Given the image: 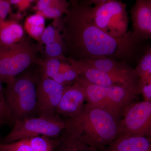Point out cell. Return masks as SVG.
Here are the masks:
<instances>
[{
	"label": "cell",
	"mask_w": 151,
	"mask_h": 151,
	"mask_svg": "<svg viewBox=\"0 0 151 151\" xmlns=\"http://www.w3.org/2000/svg\"><path fill=\"white\" fill-rule=\"evenodd\" d=\"M59 24L68 58L79 61L108 58L129 62L136 54L139 42L132 32L119 37L108 35L91 21L84 1H70Z\"/></svg>",
	"instance_id": "cell-1"
},
{
	"label": "cell",
	"mask_w": 151,
	"mask_h": 151,
	"mask_svg": "<svg viewBox=\"0 0 151 151\" xmlns=\"http://www.w3.org/2000/svg\"><path fill=\"white\" fill-rule=\"evenodd\" d=\"M121 117L105 108L84 104L65 119L64 131L87 145L101 150L117 137Z\"/></svg>",
	"instance_id": "cell-2"
},
{
	"label": "cell",
	"mask_w": 151,
	"mask_h": 151,
	"mask_svg": "<svg viewBox=\"0 0 151 151\" xmlns=\"http://www.w3.org/2000/svg\"><path fill=\"white\" fill-rule=\"evenodd\" d=\"M91 21L108 35L119 37L128 32L127 5L117 0L84 1Z\"/></svg>",
	"instance_id": "cell-3"
},
{
	"label": "cell",
	"mask_w": 151,
	"mask_h": 151,
	"mask_svg": "<svg viewBox=\"0 0 151 151\" xmlns=\"http://www.w3.org/2000/svg\"><path fill=\"white\" fill-rule=\"evenodd\" d=\"M4 94L14 122L31 117L37 111L36 84L29 74L19 76L7 84Z\"/></svg>",
	"instance_id": "cell-4"
},
{
	"label": "cell",
	"mask_w": 151,
	"mask_h": 151,
	"mask_svg": "<svg viewBox=\"0 0 151 151\" xmlns=\"http://www.w3.org/2000/svg\"><path fill=\"white\" fill-rule=\"evenodd\" d=\"M75 81L84 87L87 103L105 108L121 118L123 110L139 94L136 90L121 86H98L80 76Z\"/></svg>",
	"instance_id": "cell-5"
},
{
	"label": "cell",
	"mask_w": 151,
	"mask_h": 151,
	"mask_svg": "<svg viewBox=\"0 0 151 151\" xmlns=\"http://www.w3.org/2000/svg\"><path fill=\"white\" fill-rule=\"evenodd\" d=\"M38 49L27 40L0 44V80L8 84L38 60Z\"/></svg>",
	"instance_id": "cell-6"
},
{
	"label": "cell",
	"mask_w": 151,
	"mask_h": 151,
	"mask_svg": "<svg viewBox=\"0 0 151 151\" xmlns=\"http://www.w3.org/2000/svg\"><path fill=\"white\" fill-rule=\"evenodd\" d=\"M65 128V120L58 116L28 117L15 121L14 127L1 143L8 144L39 136L57 139L60 137Z\"/></svg>",
	"instance_id": "cell-7"
},
{
	"label": "cell",
	"mask_w": 151,
	"mask_h": 151,
	"mask_svg": "<svg viewBox=\"0 0 151 151\" xmlns=\"http://www.w3.org/2000/svg\"><path fill=\"white\" fill-rule=\"evenodd\" d=\"M122 116L116 138L130 136L151 138V102L131 103L123 110Z\"/></svg>",
	"instance_id": "cell-8"
},
{
	"label": "cell",
	"mask_w": 151,
	"mask_h": 151,
	"mask_svg": "<svg viewBox=\"0 0 151 151\" xmlns=\"http://www.w3.org/2000/svg\"><path fill=\"white\" fill-rule=\"evenodd\" d=\"M67 60L79 76L92 84L105 87L121 86L139 92L137 76L114 75L97 70L83 61L68 57Z\"/></svg>",
	"instance_id": "cell-9"
},
{
	"label": "cell",
	"mask_w": 151,
	"mask_h": 151,
	"mask_svg": "<svg viewBox=\"0 0 151 151\" xmlns=\"http://www.w3.org/2000/svg\"><path fill=\"white\" fill-rule=\"evenodd\" d=\"M42 76L36 84L37 111L40 116L53 117L66 86Z\"/></svg>",
	"instance_id": "cell-10"
},
{
	"label": "cell",
	"mask_w": 151,
	"mask_h": 151,
	"mask_svg": "<svg viewBox=\"0 0 151 151\" xmlns=\"http://www.w3.org/2000/svg\"><path fill=\"white\" fill-rule=\"evenodd\" d=\"M36 63L41 67L42 76L52 79L59 84L67 85L74 82L79 76L65 56L60 58L38 59Z\"/></svg>",
	"instance_id": "cell-11"
},
{
	"label": "cell",
	"mask_w": 151,
	"mask_h": 151,
	"mask_svg": "<svg viewBox=\"0 0 151 151\" xmlns=\"http://www.w3.org/2000/svg\"><path fill=\"white\" fill-rule=\"evenodd\" d=\"M132 36L139 42L151 37V1L137 0L131 11Z\"/></svg>",
	"instance_id": "cell-12"
},
{
	"label": "cell",
	"mask_w": 151,
	"mask_h": 151,
	"mask_svg": "<svg viewBox=\"0 0 151 151\" xmlns=\"http://www.w3.org/2000/svg\"><path fill=\"white\" fill-rule=\"evenodd\" d=\"M86 101L84 87L76 81L65 87L56 112V116H62L66 119L80 111Z\"/></svg>",
	"instance_id": "cell-13"
},
{
	"label": "cell",
	"mask_w": 151,
	"mask_h": 151,
	"mask_svg": "<svg viewBox=\"0 0 151 151\" xmlns=\"http://www.w3.org/2000/svg\"><path fill=\"white\" fill-rule=\"evenodd\" d=\"M57 139L39 136L8 144L0 143V151H55Z\"/></svg>",
	"instance_id": "cell-14"
},
{
	"label": "cell",
	"mask_w": 151,
	"mask_h": 151,
	"mask_svg": "<svg viewBox=\"0 0 151 151\" xmlns=\"http://www.w3.org/2000/svg\"><path fill=\"white\" fill-rule=\"evenodd\" d=\"M99 151H151V138L138 136L119 137Z\"/></svg>",
	"instance_id": "cell-15"
},
{
	"label": "cell",
	"mask_w": 151,
	"mask_h": 151,
	"mask_svg": "<svg viewBox=\"0 0 151 151\" xmlns=\"http://www.w3.org/2000/svg\"><path fill=\"white\" fill-rule=\"evenodd\" d=\"M83 62L86 63L97 70L114 75L137 76L134 69L124 61H118L108 58H99Z\"/></svg>",
	"instance_id": "cell-16"
},
{
	"label": "cell",
	"mask_w": 151,
	"mask_h": 151,
	"mask_svg": "<svg viewBox=\"0 0 151 151\" xmlns=\"http://www.w3.org/2000/svg\"><path fill=\"white\" fill-rule=\"evenodd\" d=\"M69 6L65 0H40L37 4V13L45 18L57 19L62 16Z\"/></svg>",
	"instance_id": "cell-17"
},
{
	"label": "cell",
	"mask_w": 151,
	"mask_h": 151,
	"mask_svg": "<svg viewBox=\"0 0 151 151\" xmlns=\"http://www.w3.org/2000/svg\"><path fill=\"white\" fill-rule=\"evenodd\" d=\"M24 29L14 21H7L0 23V44L4 45L17 43L22 40Z\"/></svg>",
	"instance_id": "cell-18"
},
{
	"label": "cell",
	"mask_w": 151,
	"mask_h": 151,
	"mask_svg": "<svg viewBox=\"0 0 151 151\" xmlns=\"http://www.w3.org/2000/svg\"><path fill=\"white\" fill-rule=\"evenodd\" d=\"M55 151H98L63 131L57 139Z\"/></svg>",
	"instance_id": "cell-19"
},
{
	"label": "cell",
	"mask_w": 151,
	"mask_h": 151,
	"mask_svg": "<svg viewBox=\"0 0 151 151\" xmlns=\"http://www.w3.org/2000/svg\"><path fill=\"white\" fill-rule=\"evenodd\" d=\"M24 27L32 37L39 40L45 29V19L40 14L30 16L26 20Z\"/></svg>",
	"instance_id": "cell-20"
},
{
	"label": "cell",
	"mask_w": 151,
	"mask_h": 151,
	"mask_svg": "<svg viewBox=\"0 0 151 151\" xmlns=\"http://www.w3.org/2000/svg\"><path fill=\"white\" fill-rule=\"evenodd\" d=\"M135 73L139 78L144 76L151 74V48L147 49L136 68Z\"/></svg>",
	"instance_id": "cell-21"
},
{
	"label": "cell",
	"mask_w": 151,
	"mask_h": 151,
	"mask_svg": "<svg viewBox=\"0 0 151 151\" xmlns=\"http://www.w3.org/2000/svg\"><path fill=\"white\" fill-rule=\"evenodd\" d=\"M41 42L45 45L56 41L62 40L63 38L59 25L58 27L51 25L45 28L40 38Z\"/></svg>",
	"instance_id": "cell-22"
},
{
	"label": "cell",
	"mask_w": 151,
	"mask_h": 151,
	"mask_svg": "<svg viewBox=\"0 0 151 151\" xmlns=\"http://www.w3.org/2000/svg\"><path fill=\"white\" fill-rule=\"evenodd\" d=\"M65 52L63 40L56 41L45 45L46 58H60L64 57Z\"/></svg>",
	"instance_id": "cell-23"
},
{
	"label": "cell",
	"mask_w": 151,
	"mask_h": 151,
	"mask_svg": "<svg viewBox=\"0 0 151 151\" xmlns=\"http://www.w3.org/2000/svg\"><path fill=\"white\" fill-rule=\"evenodd\" d=\"M138 89L139 93L142 94L145 101L151 102V74L139 78Z\"/></svg>",
	"instance_id": "cell-24"
},
{
	"label": "cell",
	"mask_w": 151,
	"mask_h": 151,
	"mask_svg": "<svg viewBox=\"0 0 151 151\" xmlns=\"http://www.w3.org/2000/svg\"><path fill=\"white\" fill-rule=\"evenodd\" d=\"M31 1H19V0H12L10 1L11 4H17L19 6V7L22 9L27 7L29 5V3Z\"/></svg>",
	"instance_id": "cell-25"
},
{
	"label": "cell",
	"mask_w": 151,
	"mask_h": 151,
	"mask_svg": "<svg viewBox=\"0 0 151 151\" xmlns=\"http://www.w3.org/2000/svg\"><path fill=\"white\" fill-rule=\"evenodd\" d=\"M1 3H0V23H1Z\"/></svg>",
	"instance_id": "cell-26"
}]
</instances>
